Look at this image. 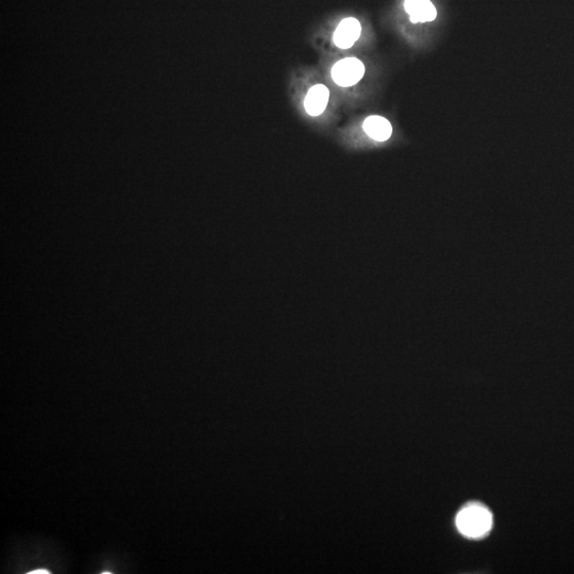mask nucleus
Wrapping results in <instances>:
<instances>
[{
	"label": "nucleus",
	"mask_w": 574,
	"mask_h": 574,
	"mask_svg": "<svg viewBox=\"0 0 574 574\" xmlns=\"http://www.w3.org/2000/svg\"><path fill=\"white\" fill-rule=\"evenodd\" d=\"M492 526V514L480 504L467 506L456 517L457 528L467 537H482L490 532Z\"/></svg>",
	"instance_id": "1"
},
{
	"label": "nucleus",
	"mask_w": 574,
	"mask_h": 574,
	"mask_svg": "<svg viewBox=\"0 0 574 574\" xmlns=\"http://www.w3.org/2000/svg\"><path fill=\"white\" fill-rule=\"evenodd\" d=\"M365 74L363 62L356 57H346L338 61L332 68V79L342 88L353 86L360 82Z\"/></svg>",
	"instance_id": "2"
},
{
	"label": "nucleus",
	"mask_w": 574,
	"mask_h": 574,
	"mask_svg": "<svg viewBox=\"0 0 574 574\" xmlns=\"http://www.w3.org/2000/svg\"><path fill=\"white\" fill-rule=\"evenodd\" d=\"M361 33V24L358 19H353V17L344 19V21H340L335 33H334V43L340 48H350L358 41Z\"/></svg>",
	"instance_id": "3"
},
{
	"label": "nucleus",
	"mask_w": 574,
	"mask_h": 574,
	"mask_svg": "<svg viewBox=\"0 0 574 574\" xmlns=\"http://www.w3.org/2000/svg\"><path fill=\"white\" fill-rule=\"evenodd\" d=\"M330 92L324 84H316L308 90L304 99V108L312 116L322 115L328 106Z\"/></svg>",
	"instance_id": "4"
},
{
	"label": "nucleus",
	"mask_w": 574,
	"mask_h": 574,
	"mask_svg": "<svg viewBox=\"0 0 574 574\" xmlns=\"http://www.w3.org/2000/svg\"><path fill=\"white\" fill-rule=\"evenodd\" d=\"M405 7L411 23H427L436 19V9L429 0H405Z\"/></svg>",
	"instance_id": "5"
},
{
	"label": "nucleus",
	"mask_w": 574,
	"mask_h": 574,
	"mask_svg": "<svg viewBox=\"0 0 574 574\" xmlns=\"http://www.w3.org/2000/svg\"><path fill=\"white\" fill-rule=\"evenodd\" d=\"M364 131L372 140L378 142H385L393 134V127L386 118L378 115H372L366 118L363 124Z\"/></svg>",
	"instance_id": "6"
},
{
	"label": "nucleus",
	"mask_w": 574,
	"mask_h": 574,
	"mask_svg": "<svg viewBox=\"0 0 574 574\" xmlns=\"http://www.w3.org/2000/svg\"><path fill=\"white\" fill-rule=\"evenodd\" d=\"M30 573H31V574H35V573H37V574H41V573L48 574V573H49V572H48V571H46V570H44V571H41V570H39V571H33V572H29V574H30Z\"/></svg>",
	"instance_id": "7"
}]
</instances>
